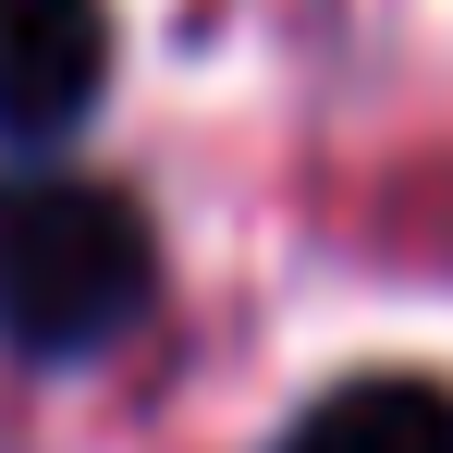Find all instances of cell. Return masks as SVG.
I'll use <instances>...</instances> for the list:
<instances>
[{"instance_id":"obj_1","label":"cell","mask_w":453,"mask_h":453,"mask_svg":"<svg viewBox=\"0 0 453 453\" xmlns=\"http://www.w3.org/2000/svg\"><path fill=\"white\" fill-rule=\"evenodd\" d=\"M159 295L148 209L98 172H0V343L12 356H98Z\"/></svg>"},{"instance_id":"obj_2","label":"cell","mask_w":453,"mask_h":453,"mask_svg":"<svg viewBox=\"0 0 453 453\" xmlns=\"http://www.w3.org/2000/svg\"><path fill=\"white\" fill-rule=\"evenodd\" d=\"M111 86V12L98 0H0V135H74Z\"/></svg>"},{"instance_id":"obj_3","label":"cell","mask_w":453,"mask_h":453,"mask_svg":"<svg viewBox=\"0 0 453 453\" xmlns=\"http://www.w3.org/2000/svg\"><path fill=\"white\" fill-rule=\"evenodd\" d=\"M282 453H453V392L441 380H404V368H368L343 392H319Z\"/></svg>"}]
</instances>
